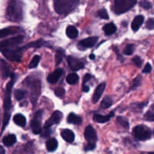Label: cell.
I'll list each match as a JSON object with an SVG mask.
<instances>
[{
    "label": "cell",
    "mask_w": 154,
    "mask_h": 154,
    "mask_svg": "<svg viewBox=\"0 0 154 154\" xmlns=\"http://www.w3.org/2000/svg\"><path fill=\"white\" fill-rule=\"evenodd\" d=\"M23 4L21 0H9L6 10V17L11 21L18 22L22 19Z\"/></svg>",
    "instance_id": "cell-1"
},
{
    "label": "cell",
    "mask_w": 154,
    "mask_h": 154,
    "mask_svg": "<svg viewBox=\"0 0 154 154\" xmlns=\"http://www.w3.org/2000/svg\"><path fill=\"white\" fill-rule=\"evenodd\" d=\"M79 0H54V10L59 14H68L78 5Z\"/></svg>",
    "instance_id": "cell-2"
},
{
    "label": "cell",
    "mask_w": 154,
    "mask_h": 154,
    "mask_svg": "<svg viewBox=\"0 0 154 154\" xmlns=\"http://www.w3.org/2000/svg\"><path fill=\"white\" fill-rule=\"evenodd\" d=\"M137 0H115L114 11L117 14H122L133 8Z\"/></svg>",
    "instance_id": "cell-3"
},
{
    "label": "cell",
    "mask_w": 154,
    "mask_h": 154,
    "mask_svg": "<svg viewBox=\"0 0 154 154\" xmlns=\"http://www.w3.org/2000/svg\"><path fill=\"white\" fill-rule=\"evenodd\" d=\"M133 134L134 137L140 141H146V140L149 139L152 135L150 129L147 126H145L143 125L135 126L133 129Z\"/></svg>",
    "instance_id": "cell-4"
},
{
    "label": "cell",
    "mask_w": 154,
    "mask_h": 154,
    "mask_svg": "<svg viewBox=\"0 0 154 154\" xmlns=\"http://www.w3.org/2000/svg\"><path fill=\"white\" fill-rule=\"evenodd\" d=\"M14 81H15L14 75H13V74H12L11 80L9 81V83L7 84V86H6V90H5V92L4 104H3V107H4L5 112H8L9 110L11 109V90H12V88H13Z\"/></svg>",
    "instance_id": "cell-5"
},
{
    "label": "cell",
    "mask_w": 154,
    "mask_h": 154,
    "mask_svg": "<svg viewBox=\"0 0 154 154\" xmlns=\"http://www.w3.org/2000/svg\"><path fill=\"white\" fill-rule=\"evenodd\" d=\"M23 40H24V37L22 35H18L3 41V42H0V51L4 49H7V48L18 46L20 44L22 43Z\"/></svg>",
    "instance_id": "cell-6"
},
{
    "label": "cell",
    "mask_w": 154,
    "mask_h": 154,
    "mask_svg": "<svg viewBox=\"0 0 154 154\" xmlns=\"http://www.w3.org/2000/svg\"><path fill=\"white\" fill-rule=\"evenodd\" d=\"M21 51V48L18 50H12L11 48H7V49L2 50V55L10 61L20 62L22 58Z\"/></svg>",
    "instance_id": "cell-7"
},
{
    "label": "cell",
    "mask_w": 154,
    "mask_h": 154,
    "mask_svg": "<svg viewBox=\"0 0 154 154\" xmlns=\"http://www.w3.org/2000/svg\"><path fill=\"white\" fill-rule=\"evenodd\" d=\"M32 83H33V84H32L31 87V100L33 105H36L38 98H39V94H40L41 83L40 81H38V80H35V81Z\"/></svg>",
    "instance_id": "cell-8"
},
{
    "label": "cell",
    "mask_w": 154,
    "mask_h": 154,
    "mask_svg": "<svg viewBox=\"0 0 154 154\" xmlns=\"http://www.w3.org/2000/svg\"><path fill=\"white\" fill-rule=\"evenodd\" d=\"M85 138L87 140L88 144L96 145V141L98 139L97 133L95 129L91 126H88L85 129Z\"/></svg>",
    "instance_id": "cell-9"
},
{
    "label": "cell",
    "mask_w": 154,
    "mask_h": 154,
    "mask_svg": "<svg viewBox=\"0 0 154 154\" xmlns=\"http://www.w3.org/2000/svg\"><path fill=\"white\" fill-rule=\"evenodd\" d=\"M66 60H67V63L69 65V68L72 71H78L79 69L84 68V63H83V62L78 60V59L75 58V57L68 56L66 57Z\"/></svg>",
    "instance_id": "cell-10"
},
{
    "label": "cell",
    "mask_w": 154,
    "mask_h": 154,
    "mask_svg": "<svg viewBox=\"0 0 154 154\" xmlns=\"http://www.w3.org/2000/svg\"><path fill=\"white\" fill-rule=\"evenodd\" d=\"M62 117H63V114H62V113L60 112V111H54V112L51 114V117H49V119L46 121V123H45V127L50 128L51 126L57 123L58 122L60 121Z\"/></svg>",
    "instance_id": "cell-11"
},
{
    "label": "cell",
    "mask_w": 154,
    "mask_h": 154,
    "mask_svg": "<svg viewBox=\"0 0 154 154\" xmlns=\"http://www.w3.org/2000/svg\"><path fill=\"white\" fill-rule=\"evenodd\" d=\"M42 111H38L36 113V117L33 118V120L31 121V129L33 130V133L38 135V134H40L42 132V127H41V122L39 119V116L40 115V113Z\"/></svg>",
    "instance_id": "cell-12"
},
{
    "label": "cell",
    "mask_w": 154,
    "mask_h": 154,
    "mask_svg": "<svg viewBox=\"0 0 154 154\" xmlns=\"http://www.w3.org/2000/svg\"><path fill=\"white\" fill-rule=\"evenodd\" d=\"M106 87V84L105 83H102V84H99V85L97 87L96 90H95V93H94L93 98H92V102L93 103H97V102L99 101V99H101V96L104 93V90H105Z\"/></svg>",
    "instance_id": "cell-13"
},
{
    "label": "cell",
    "mask_w": 154,
    "mask_h": 154,
    "mask_svg": "<svg viewBox=\"0 0 154 154\" xmlns=\"http://www.w3.org/2000/svg\"><path fill=\"white\" fill-rule=\"evenodd\" d=\"M62 74H63V69H56L53 73L50 74V75H48V78H47L48 83H50V84H56L57 81L59 80V78L61 77Z\"/></svg>",
    "instance_id": "cell-14"
},
{
    "label": "cell",
    "mask_w": 154,
    "mask_h": 154,
    "mask_svg": "<svg viewBox=\"0 0 154 154\" xmlns=\"http://www.w3.org/2000/svg\"><path fill=\"white\" fill-rule=\"evenodd\" d=\"M98 37H89L87 38L82 40L81 42H80L79 45H82V46L84 47V48H90L95 46V44L98 42Z\"/></svg>",
    "instance_id": "cell-15"
},
{
    "label": "cell",
    "mask_w": 154,
    "mask_h": 154,
    "mask_svg": "<svg viewBox=\"0 0 154 154\" xmlns=\"http://www.w3.org/2000/svg\"><path fill=\"white\" fill-rule=\"evenodd\" d=\"M60 135H61L63 139L68 143L72 142L75 139V135H74L73 132L71 131L70 129H63L61 131Z\"/></svg>",
    "instance_id": "cell-16"
},
{
    "label": "cell",
    "mask_w": 154,
    "mask_h": 154,
    "mask_svg": "<svg viewBox=\"0 0 154 154\" xmlns=\"http://www.w3.org/2000/svg\"><path fill=\"white\" fill-rule=\"evenodd\" d=\"M143 20H144V17L142 15H137L134 17V19L133 20L132 23H131V29H132L134 31H137L139 29V28L140 27V26L143 24Z\"/></svg>",
    "instance_id": "cell-17"
},
{
    "label": "cell",
    "mask_w": 154,
    "mask_h": 154,
    "mask_svg": "<svg viewBox=\"0 0 154 154\" xmlns=\"http://www.w3.org/2000/svg\"><path fill=\"white\" fill-rule=\"evenodd\" d=\"M0 68H1V73L2 75V78H5V79L8 78L11 75V72L10 70H9L8 66L7 63L5 60H0Z\"/></svg>",
    "instance_id": "cell-18"
},
{
    "label": "cell",
    "mask_w": 154,
    "mask_h": 154,
    "mask_svg": "<svg viewBox=\"0 0 154 154\" xmlns=\"http://www.w3.org/2000/svg\"><path fill=\"white\" fill-rule=\"evenodd\" d=\"M43 46H48V45L47 43H45L44 42V40L42 39H39V40L36 41L34 42H31L30 44H27L25 46L21 48V51L24 49H27V48H41V47H43Z\"/></svg>",
    "instance_id": "cell-19"
},
{
    "label": "cell",
    "mask_w": 154,
    "mask_h": 154,
    "mask_svg": "<svg viewBox=\"0 0 154 154\" xmlns=\"http://www.w3.org/2000/svg\"><path fill=\"white\" fill-rule=\"evenodd\" d=\"M113 115H114V113L113 112H111L110 114L106 116L101 115V114H96V115L94 116V120L98 122V123H106V122L109 121V120H110V118H111Z\"/></svg>",
    "instance_id": "cell-20"
},
{
    "label": "cell",
    "mask_w": 154,
    "mask_h": 154,
    "mask_svg": "<svg viewBox=\"0 0 154 154\" xmlns=\"http://www.w3.org/2000/svg\"><path fill=\"white\" fill-rule=\"evenodd\" d=\"M67 121L69 123H72L75 125H80L82 123V120L79 116L76 115V114L71 113L69 114L67 117Z\"/></svg>",
    "instance_id": "cell-21"
},
{
    "label": "cell",
    "mask_w": 154,
    "mask_h": 154,
    "mask_svg": "<svg viewBox=\"0 0 154 154\" xmlns=\"http://www.w3.org/2000/svg\"><path fill=\"white\" fill-rule=\"evenodd\" d=\"M3 144L6 147H11L16 143L17 138L14 135H8L3 138Z\"/></svg>",
    "instance_id": "cell-22"
},
{
    "label": "cell",
    "mask_w": 154,
    "mask_h": 154,
    "mask_svg": "<svg viewBox=\"0 0 154 154\" xmlns=\"http://www.w3.org/2000/svg\"><path fill=\"white\" fill-rule=\"evenodd\" d=\"M66 35L69 38H75L79 35V31L77 29L73 26H69L66 28Z\"/></svg>",
    "instance_id": "cell-23"
},
{
    "label": "cell",
    "mask_w": 154,
    "mask_h": 154,
    "mask_svg": "<svg viewBox=\"0 0 154 154\" xmlns=\"http://www.w3.org/2000/svg\"><path fill=\"white\" fill-rule=\"evenodd\" d=\"M103 29H104L105 35H111L113 33L116 32V26L113 23H110L106 24L104 26V28H103Z\"/></svg>",
    "instance_id": "cell-24"
},
{
    "label": "cell",
    "mask_w": 154,
    "mask_h": 154,
    "mask_svg": "<svg viewBox=\"0 0 154 154\" xmlns=\"http://www.w3.org/2000/svg\"><path fill=\"white\" fill-rule=\"evenodd\" d=\"M57 146H58V143L55 138H51L46 143V148L50 152L54 151L57 148Z\"/></svg>",
    "instance_id": "cell-25"
},
{
    "label": "cell",
    "mask_w": 154,
    "mask_h": 154,
    "mask_svg": "<svg viewBox=\"0 0 154 154\" xmlns=\"http://www.w3.org/2000/svg\"><path fill=\"white\" fill-rule=\"evenodd\" d=\"M14 122L19 126H24L27 123L25 117L21 114H18L14 117Z\"/></svg>",
    "instance_id": "cell-26"
},
{
    "label": "cell",
    "mask_w": 154,
    "mask_h": 154,
    "mask_svg": "<svg viewBox=\"0 0 154 154\" xmlns=\"http://www.w3.org/2000/svg\"><path fill=\"white\" fill-rule=\"evenodd\" d=\"M18 28H5L0 29V38L6 37L11 34H13L15 32L18 31Z\"/></svg>",
    "instance_id": "cell-27"
},
{
    "label": "cell",
    "mask_w": 154,
    "mask_h": 154,
    "mask_svg": "<svg viewBox=\"0 0 154 154\" xmlns=\"http://www.w3.org/2000/svg\"><path fill=\"white\" fill-rule=\"evenodd\" d=\"M63 56H64V51L62 48H59L56 51L55 55V62L56 65H60L63 60Z\"/></svg>",
    "instance_id": "cell-28"
},
{
    "label": "cell",
    "mask_w": 154,
    "mask_h": 154,
    "mask_svg": "<svg viewBox=\"0 0 154 154\" xmlns=\"http://www.w3.org/2000/svg\"><path fill=\"white\" fill-rule=\"evenodd\" d=\"M79 78L78 75H76L75 73H71L69 74L66 77V82L69 84H76L79 81Z\"/></svg>",
    "instance_id": "cell-29"
},
{
    "label": "cell",
    "mask_w": 154,
    "mask_h": 154,
    "mask_svg": "<svg viewBox=\"0 0 154 154\" xmlns=\"http://www.w3.org/2000/svg\"><path fill=\"white\" fill-rule=\"evenodd\" d=\"M113 104V100L110 97H105L102 100L101 103V107L103 108V109H107V108H109Z\"/></svg>",
    "instance_id": "cell-30"
},
{
    "label": "cell",
    "mask_w": 154,
    "mask_h": 154,
    "mask_svg": "<svg viewBox=\"0 0 154 154\" xmlns=\"http://www.w3.org/2000/svg\"><path fill=\"white\" fill-rule=\"evenodd\" d=\"M134 51V45L132 44H128L125 46V48L123 50V54L127 56H130L133 54Z\"/></svg>",
    "instance_id": "cell-31"
},
{
    "label": "cell",
    "mask_w": 154,
    "mask_h": 154,
    "mask_svg": "<svg viewBox=\"0 0 154 154\" xmlns=\"http://www.w3.org/2000/svg\"><path fill=\"white\" fill-rule=\"evenodd\" d=\"M39 61H40V57H39V55L34 56L33 58L32 59L31 62L30 63L29 68H30V69H34V68L37 67V66L39 63Z\"/></svg>",
    "instance_id": "cell-32"
},
{
    "label": "cell",
    "mask_w": 154,
    "mask_h": 154,
    "mask_svg": "<svg viewBox=\"0 0 154 154\" xmlns=\"http://www.w3.org/2000/svg\"><path fill=\"white\" fill-rule=\"evenodd\" d=\"M117 122L121 125V126H123L124 128H126L128 129L129 127V125H128V122L126 118H124L122 117H117Z\"/></svg>",
    "instance_id": "cell-33"
},
{
    "label": "cell",
    "mask_w": 154,
    "mask_h": 154,
    "mask_svg": "<svg viewBox=\"0 0 154 154\" xmlns=\"http://www.w3.org/2000/svg\"><path fill=\"white\" fill-rule=\"evenodd\" d=\"M25 96V92L21 90H17L14 91V97L17 100L20 101L23 99Z\"/></svg>",
    "instance_id": "cell-34"
},
{
    "label": "cell",
    "mask_w": 154,
    "mask_h": 154,
    "mask_svg": "<svg viewBox=\"0 0 154 154\" xmlns=\"http://www.w3.org/2000/svg\"><path fill=\"white\" fill-rule=\"evenodd\" d=\"M98 17H100L102 18V19H104V20L109 19V15L105 9H101V10L98 11Z\"/></svg>",
    "instance_id": "cell-35"
},
{
    "label": "cell",
    "mask_w": 154,
    "mask_h": 154,
    "mask_svg": "<svg viewBox=\"0 0 154 154\" xmlns=\"http://www.w3.org/2000/svg\"><path fill=\"white\" fill-rule=\"evenodd\" d=\"M144 119L146 121H154V112L152 111H147L144 115Z\"/></svg>",
    "instance_id": "cell-36"
},
{
    "label": "cell",
    "mask_w": 154,
    "mask_h": 154,
    "mask_svg": "<svg viewBox=\"0 0 154 154\" xmlns=\"http://www.w3.org/2000/svg\"><path fill=\"white\" fill-rule=\"evenodd\" d=\"M132 62L134 63V64L138 68L141 67L142 63H143V61H142V60L140 59V57H137V56H136V57H134V58L132 59Z\"/></svg>",
    "instance_id": "cell-37"
},
{
    "label": "cell",
    "mask_w": 154,
    "mask_h": 154,
    "mask_svg": "<svg viewBox=\"0 0 154 154\" xmlns=\"http://www.w3.org/2000/svg\"><path fill=\"white\" fill-rule=\"evenodd\" d=\"M54 93H55V95L57 96V97L62 98L63 96H64L65 90H64V89L62 88V87H58V88H57L55 90Z\"/></svg>",
    "instance_id": "cell-38"
},
{
    "label": "cell",
    "mask_w": 154,
    "mask_h": 154,
    "mask_svg": "<svg viewBox=\"0 0 154 154\" xmlns=\"http://www.w3.org/2000/svg\"><path fill=\"white\" fill-rule=\"evenodd\" d=\"M9 119H10V114L8 112H5L4 114V119H3V127L2 130L6 127L7 124L9 122Z\"/></svg>",
    "instance_id": "cell-39"
},
{
    "label": "cell",
    "mask_w": 154,
    "mask_h": 154,
    "mask_svg": "<svg viewBox=\"0 0 154 154\" xmlns=\"http://www.w3.org/2000/svg\"><path fill=\"white\" fill-rule=\"evenodd\" d=\"M146 29L149 30L154 29V18H149L146 23Z\"/></svg>",
    "instance_id": "cell-40"
},
{
    "label": "cell",
    "mask_w": 154,
    "mask_h": 154,
    "mask_svg": "<svg viewBox=\"0 0 154 154\" xmlns=\"http://www.w3.org/2000/svg\"><path fill=\"white\" fill-rule=\"evenodd\" d=\"M139 5H140V7L143 8L144 9H149L151 8V4L149 2L147 1H141L140 2V3H139Z\"/></svg>",
    "instance_id": "cell-41"
},
{
    "label": "cell",
    "mask_w": 154,
    "mask_h": 154,
    "mask_svg": "<svg viewBox=\"0 0 154 154\" xmlns=\"http://www.w3.org/2000/svg\"><path fill=\"white\" fill-rule=\"evenodd\" d=\"M51 134V130H50L49 128H44V130L42 131L41 132V135L43 138H45V137H48Z\"/></svg>",
    "instance_id": "cell-42"
},
{
    "label": "cell",
    "mask_w": 154,
    "mask_h": 154,
    "mask_svg": "<svg viewBox=\"0 0 154 154\" xmlns=\"http://www.w3.org/2000/svg\"><path fill=\"white\" fill-rule=\"evenodd\" d=\"M152 71V66L149 63H146V65L145 66L144 69L143 70V73H149V72Z\"/></svg>",
    "instance_id": "cell-43"
},
{
    "label": "cell",
    "mask_w": 154,
    "mask_h": 154,
    "mask_svg": "<svg viewBox=\"0 0 154 154\" xmlns=\"http://www.w3.org/2000/svg\"><path fill=\"white\" fill-rule=\"evenodd\" d=\"M140 76H138L137 78H136L134 81V84H133V87L132 88H134V87H137L140 85Z\"/></svg>",
    "instance_id": "cell-44"
},
{
    "label": "cell",
    "mask_w": 154,
    "mask_h": 154,
    "mask_svg": "<svg viewBox=\"0 0 154 154\" xmlns=\"http://www.w3.org/2000/svg\"><path fill=\"white\" fill-rule=\"evenodd\" d=\"M95 144H88V143L87 144L85 145V150H86V151H88V150H92L95 149Z\"/></svg>",
    "instance_id": "cell-45"
},
{
    "label": "cell",
    "mask_w": 154,
    "mask_h": 154,
    "mask_svg": "<svg viewBox=\"0 0 154 154\" xmlns=\"http://www.w3.org/2000/svg\"><path fill=\"white\" fill-rule=\"evenodd\" d=\"M91 79V75L87 74V75H85L84 80H83V85H85V84L87 83V81H88Z\"/></svg>",
    "instance_id": "cell-46"
},
{
    "label": "cell",
    "mask_w": 154,
    "mask_h": 154,
    "mask_svg": "<svg viewBox=\"0 0 154 154\" xmlns=\"http://www.w3.org/2000/svg\"><path fill=\"white\" fill-rule=\"evenodd\" d=\"M89 87L86 85H82V91L85 92V93H87V92L89 91Z\"/></svg>",
    "instance_id": "cell-47"
},
{
    "label": "cell",
    "mask_w": 154,
    "mask_h": 154,
    "mask_svg": "<svg viewBox=\"0 0 154 154\" xmlns=\"http://www.w3.org/2000/svg\"><path fill=\"white\" fill-rule=\"evenodd\" d=\"M0 154H5V150L2 146H0Z\"/></svg>",
    "instance_id": "cell-48"
},
{
    "label": "cell",
    "mask_w": 154,
    "mask_h": 154,
    "mask_svg": "<svg viewBox=\"0 0 154 154\" xmlns=\"http://www.w3.org/2000/svg\"><path fill=\"white\" fill-rule=\"evenodd\" d=\"M89 58H90L91 60H94V59L95 58V56L94 55V54H91V55L89 56Z\"/></svg>",
    "instance_id": "cell-49"
},
{
    "label": "cell",
    "mask_w": 154,
    "mask_h": 154,
    "mask_svg": "<svg viewBox=\"0 0 154 154\" xmlns=\"http://www.w3.org/2000/svg\"><path fill=\"white\" fill-rule=\"evenodd\" d=\"M149 154H154V153H149Z\"/></svg>",
    "instance_id": "cell-50"
}]
</instances>
